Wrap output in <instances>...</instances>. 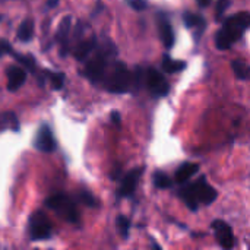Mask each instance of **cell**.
Wrapping results in <instances>:
<instances>
[{
    "label": "cell",
    "mask_w": 250,
    "mask_h": 250,
    "mask_svg": "<svg viewBox=\"0 0 250 250\" xmlns=\"http://www.w3.org/2000/svg\"><path fill=\"white\" fill-rule=\"evenodd\" d=\"M142 79H144V83L146 85L148 91L151 92V95L155 98L166 97L170 92V85H168L167 79L164 78V75H161V72H158L154 67H148L144 72Z\"/></svg>",
    "instance_id": "52a82bcc"
},
{
    "label": "cell",
    "mask_w": 250,
    "mask_h": 250,
    "mask_svg": "<svg viewBox=\"0 0 250 250\" xmlns=\"http://www.w3.org/2000/svg\"><path fill=\"white\" fill-rule=\"evenodd\" d=\"M97 42H98V40L95 35H91L89 38H83V37L79 38L76 41V44L73 45V56L76 57V60L85 62L91 56L94 48L97 47Z\"/></svg>",
    "instance_id": "8fae6325"
},
{
    "label": "cell",
    "mask_w": 250,
    "mask_h": 250,
    "mask_svg": "<svg viewBox=\"0 0 250 250\" xmlns=\"http://www.w3.org/2000/svg\"><path fill=\"white\" fill-rule=\"evenodd\" d=\"M28 231H29V239L32 242L47 240L51 236V221L44 212L37 211L31 215L28 221Z\"/></svg>",
    "instance_id": "8992f818"
},
{
    "label": "cell",
    "mask_w": 250,
    "mask_h": 250,
    "mask_svg": "<svg viewBox=\"0 0 250 250\" xmlns=\"http://www.w3.org/2000/svg\"><path fill=\"white\" fill-rule=\"evenodd\" d=\"M57 3H59V0H47V9H53V7H56V6H57Z\"/></svg>",
    "instance_id": "f546056e"
},
{
    "label": "cell",
    "mask_w": 250,
    "mask_h": 250,
    "mask_svg": "<svg viewBox=\"0 0 250 250\" xmlns=\"http://www.w3.org/2000/svg\"><path fill=\"white\" fill-rule=\"evenodd\" d=\"M70 28H72V16H64L59 25L57 34H56V40L60 42V54L66 56L69 48H70V41H69V34H70Z\"/></svg>",
    "instance_id": "5bb4252c"
},
{
    "label": "cell",
    "mask_w": 250,
    "mask_h": 250,
    "mask_svg": "<svg viewBox=\"0 0 250 250\" xmlns=\"http://www.w3.org/2000/svg\"><path fill=\"white\" fill-rule=\"evenodd\" d=\"M152 248H154V249H161V246H160L158 243H155L154 240H152Z\"/></svg>",
    "instance_id": "d6a6232c"
},
{
    "label": "cell",
    "mask_w": 250,
    "mask_h": 250,
    "mask_svg": "<svg viewBox=\"0 0 250 250\" xmlns=\"http://www.w3.org/2000/svg\"><path fill=\"white\" fill-rule=\"evenodd\" d=\"M154 185L158 189H170L173 186V182L170 176L164 171H157L154 173Z\"/></svg>",
    "instance_id": "603a6c76"
},
{
    "label": "cell",
    "mask_w": 250,
    "mask_h": 250,
    "mask_svg": "<svg viewBox=\"0 0 250 250\" xmlns=\"http://www.w3.org/2000/svg\"><path fill=\"white\" fill-rule=\"evenodd\" d=\"M163 69H164L166 73H170V75L171 73H177V72L186 69V62L174 60L168 54H164V57H163Z\"/></svg>",
    "instance_id": "d6986e66"
},
{
    "label": "cell",
    "mask_w": 250,
    "mask_h": 250,
    "mask_svg": "<svg viewBox=\"0 0 250 250\" xmlns=\"http://www.w3.org/2000/svg\"><path fill=\"white\" fill-rule=\"evenodd\" d=\"M45 78L50 81L51 83V88L54 91H59L63 88V83H64V73H60V72H50V70H45L44 72Z\"/></svg>",
    "instance_id": "44dd1931"
},
{
    "label": "cell",
    "mask_w": 250,
    "mask_h": 250,
    "mask_svg": "<svg viewBox=\"0 0 250 250\" xmlns=\"http://www.w3.org/2000/svg\"><path fill=\"white\" fill-rule=\"evenodd\" d=\"M101 10H103V3H97V7H95V10L92 12V16H95V15H97V12L100 13Z\"/></svg>",
    "instance_id": "4dcf8cb0"
},
{
    "label": "cell",
    "mask_w": 250,
    "mask_h": 250,
    "mask_svg": "<svg viewBox=\"0 0 250 250\" xmlns=\"http://www.w3.org/2000/svg\"><path fill=\"white\" fill-rule=\"evenodd\" d=\"M231 67L234 70V75L242 79V81H246L249 78V66L245 60H233L231 63Z\"/></svg>",
    "instance_id": "7402d4cb"
},
{
    "label": "cell",
    "mask_w": 250,
    "mask_h": 250,
    "mask_svg": "<svg viewBox=\"0 0 250 250\" xmlns=\"http://www.w3.org/2000/svg\"><path fill=\"white\" fill-rule=\"evenodd\" d=\"M144 174V167H139V168H133L132 171H129L123 179H122V185L119 188V198H129L135 193L136 188H138V183L141 180Z\"/></svg>",
    "instance_id": "30bf717a"
},
{
    "label": "cell",
    "mask_w": 250,
    "mask_h": 250,
    "mask_svg": "<svg viewBox=\"0 0 250 250\" xmlns=\"http://www.w3.org/2000/svg\"><path fill=\"white\" fill-rule=\"evenodd\" d=\"M116 226H117V230L120 233V236L123 239H127L129 237V230H130V220L127 217H123V215H119L117 220H116Z\"/></svg>",
    "instance_id": "cb8c5ba5"
},
{
    "label": "cell",
    "mask_w": 250,
    "mask_h": 250,
    "mask_svg": "<svg viewBox=\"0 0 250 250\" xmlns=\"http://www.w3.org/2000/svg\"><path fill=\"white\" fill-rule=\"evenodd\" d=\"M250 23L249 12H239L223 22L221 29L215 34V45L218 50H229L248 31Z\"/></svg>",
    "instance_id": "7a4b0ae2"
},
{
    "label": "cell",
    "mask_w": 250,
    "mask_h": 250,
    "mask_svg": "<svg viewBox=\"0 0 250 250\" xmlns=\"http://www.w3.org/2000/svg\"><path fill=\"white\" fill-rule=\"evenodd\" d=\"M212 229L217 237V242L220 243V246L226 250H231L236 245V239H234V233L231 230V227L223 221V220H215L212 221Z\"/></svg>",
    "instance_id": "ba28073f"
},
{
    "label": "cell",
    "mask_w": 250,
    "mask_h": 250,
    "mask_svg": "<svg viewBox=\"0 0 250 250\" xmlns=\"http://www.w3.org/2000/svg\"><path fill=\"white\" fill-rule=\"evenodd\" d=\"M10 51H12V45L6 40H0V56H3L4 53L10 54Z\"/></svg>",
    "instance_id": "83f0119b"
},
{
    "label": "cell",
    "mask_w": 250,
    "mask_h": 250,
    "mask_svg": "<svg viewBox=\"0 0 250 250\" xmlns=\"http://www.w3.org/2000/svg\"><path fill=\"white\" fill-rule=\"evenodd\" d=\"M45 207L54 211L59 217L64 218L66 221L72 224L79 223V212L76 208V204L72 198L66 195H53L45 199Z\"/></svg>",
    "instance_id": "5b68a950"
},
{
    "label": "cell",
    "mask_w": 250,
    "mask_h": 250,
    "mask_svg": "<svg viewBox=\"0 0 250 250\" xmlns=\"http://www.w3.org/2000/svg\"><path fill=\"white\" fill-rule=\"evenodd\" d=\"M158 32H160V38H161L164 47L167 50H170L174 45L176 37H174L173 26H171V23H170V21H168L166 13H160L158 15Z\"/></svg>",
    "instance_id": "7c38bea8"
},
{
    "label": "cell",
    "mask_w": 250,
    "mask_h": 250,
    "mask_svg": "<svg viewBox=\"0 0 250 250\" xmlns=\"http://www.w3.org/2000/svg\"><path fill=\"white\" fill-rule=\"evenodd\" d=\"M198 3H199V6H202V7H207V6L211 3V0H198Z\"/></svg>",
    "instance_id": "1f68e13d"
},
{
    "label": "cell",
    "mask_w": 250,
    "mask_h": 250,
    "mask_svg": "<svg viewBox=\"0 0 250 250\" xmlns=\"http://www.w3.org/2000/svg\"><path fill=\"white\" fill-rule=\"evenodd\" d=\"M229 6H230V0H218L217 1V4H215V19L217 21H221V18L227 12Z\"/></svg>",
    "instance_id": "d4e9b609"
},
{
    "label": "cell",
    "mask_w": 250,
    "mask_h": 250,
    "mask_svg": "<svg viewBox=\"0 0 250 250\" xmlns=\"http://www.w3.org/2000/svg\"><path fill=\"white\" fill-rule=\"evenodd\" d=\"M10 54L13 56V59L18 62V63H21V64H23L31 73H35L37 72V66H35V59L32 57V56H26V54H18V53H13V50L10 51Z\"/></svg>",
    "instance_id": "ffe728a7"
},
{
    "label": "cell",
    "mask_w": 250,
    "mask_h": 250,
    "mask_svg": "<svg viewBox=\"0 0 250 250\" xmlns=\"http://www.w3.org/2000/svg\"><path fill=\"white\" fill-rule=\"evenodd\" d=\"M179 196L185 201L190 211H198L201 205H211L217 199V190L207 182L205 177H199L196 182L183 186L179 190Z\"/></svg>",
    "instance_id": "3957f363"
},
{
    "label": "cell",
    "mask_w": 250,
    "mask_h": 250,
    "mask_svg": "<svg viewBox=\"0 0 250 250\" xmlns=\"http://www.w3.org/2000/svg\"><path fill=\"white\" fill-rule=\"evenodd\" d=\"M79 199L82 201V204H85V205H88V207H97V199H95L89 192H86V190L81 192Z\"/></svg>",
    "instance_id": "484cf974"
},
{
    "label": "cell",
    "mask_w": 250,
    "mask_h": 250,
    "mask_svg": "<svg viewBox=\"0 0 250 250\" xmlns=\"http://www.w3.org/2000/svg\"><path fill=\"white\" fill-rule=\"evenodd\" d=\"M126 3L138 12H142L148 7V0H126Z\"/></svg>",
    "instance_id": "4316f807"
},
{
    "label": "cell",
    "mask_w": 250,
    "mask_h": 250,
    "mask_svg": "<svg viewBox=\"0 0 250 250\" xmlns=\"http://www.w3.org/2000/svg\"><path fill=\"white\" fill-rule=\"evenodd\" d=\"M1 130H19V122L13 111H4L0 113V132Z\"/></svg>",
    "instance_id": "e0dca14e"
},
{
    "label": "cell",
    "mask_w": 250,
    "mask_h": 250,
    "mask_svg": "<svg viewBox=\"0 0 250 250\" xmlns=\"http://www.w3.org/2000/svg\"><path fill=\"white\" fill-rule=\"evenodd\" d=\"M110 119H111V122H113L116 126H120L122 117H120V113H119V111H113V113L110 114Z\"/></svg>",
    "instance_id": "f1b7e54d"
},
{
    "label": "cell",
    "mask_w": 250,
    "mask_h": 250,
    "mask_svg": "<svg viewBox=\"0 0 250 250\" xmlns=\"http://www.w3.org/2000/svg\"><path fill=\"white\" fill-rule=\"evenodd\" d=\"M199 170V164L195 163H183L176 170V182L177 183H186L192 176H195Z\"/></svg>",
    "instance_id": "2e32d148"
},
{
    "label": "cell",
    "mask_w": 250,
    "mask_h": 250,
    "mask_svg": "<svg viewBox=\"0 0 250 250\" xmlns=\"http://www.w3.org/2000/svg\"><path fill=\"white\" fill-rule=\"evenodd\" d=\"M85 62V76L92 83H101V79L107 70V67L114 62V57L117 56V48L110 40H104L103 42H97V47L91 53Z\"/></svg>",
    "instance_id": "6da1fadb"
},
{
    "label": "cell",
    "mask_w": 250,
    "mask_h": 250,
    "mask_svg": "<svg viewBox=\"0 0 250 250\" xmlns=\"http://www.w3.org/2000/svg\"><path fill=\"white\" fill-rule=\"evenodd\" d=\"M16 37L22 42H28V41L32 40V37H34V21L31 18H26V19L22 21V23L18 28Z\"/></svg>",
    "instance_id": "ac0fdd59"
},
{
    "label": "cell",
    "mask_w": 250,
    "mask_h": 250,
    "mask_svg": "<svg viewBox=\"0 0 250 250\" xmlns=\"http://www.w3.org/2000/svg\"><path fill=\"white\" fill-rule=\"evenodd\" d=\"M101 83L113 94L129 92L133 86V72H130L123 62H111L101 79Z\"/></svg>",
    "instance_id": "277c9868"
},
{
    "label": "cell",
    "mask_w": 250,
    "mask_h": 250,
    "mask_svg": "<svg viewBox=\"0 0 250 250\" xmlns=\"http://www.w3.org/2000/svg\"><path fill=\"white\" fill-rule=\"evenodd\" d=\"M34 146L41 151V152H45V154H50L56 149V139L53 136V132L50 129L48 125H41L38 132H37V136L34 139Z\"/></svg>",
    "instance_id": "9c48e42d"
},
{
    "label": "cell",
    "mask_w": 250,
    "mask_h": 250,
    "mask_svg": "<svg viewBox=\"0 0 250 250\" xmlns=\"http://www.w3.org/2000/svg\"><path fill=\"white\" fill-rule=\"evenodd\" d=\"M6 76H7V89L13 92V91L19 89L25 83L26 70L16 66V64H10L6 69Z\"/></svg>",
    "instance_id": "4fadbf2b"
},
{
    "label": "cell",
    "mask_w": 250,
    "mask_h": 250,
    "mask_svg": "<svg viewBox=\"0 0 250 250\" xmlns=\"http://www.w3.org/2000/svg\"><path fill=\"white\" fill-rule=\"evenodd\" d=\"M183 22H185V25H186L188 28H190V29H198V31H199V32H198V40H199V35H201V32L205 29V25H207L205 19H204L199 13H193V12L186 10V12L183 13Z\"/></svg>",
    "instance_id": "9a60e30c"
}]
</instances>
